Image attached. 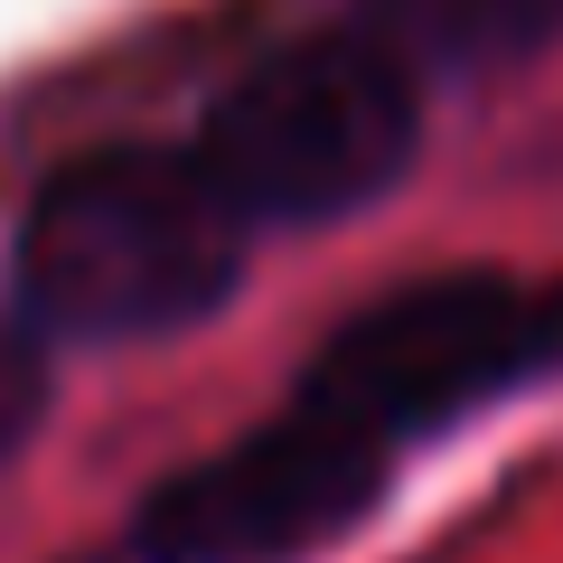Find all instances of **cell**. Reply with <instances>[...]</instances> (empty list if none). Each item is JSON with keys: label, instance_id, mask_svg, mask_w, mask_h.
Listing matches in <instances>:
<instances>
[{"label": "cell", "instance_id": "cell-6", "mask_svg": "<svg viewBox=\"0 0 563 563\" xmlns=\"http://www.w3.org/2000/svg\"><path fill=\"white\" fill-rule=\"evenodd\" d=\"M38 413H47V366L20 329H0V461L38 432Z\"/></svg>", "mask_w": 563, "mask_h": 563}, {"label": "cell", "instance_id": "cell-2", "mask_svg": "<svg viewBox=\"0 0 563 563\" xmlns=\"http://www.w3.org/2000/svg\"><path fill=\"white\" fill-rule=\"evenodd\" d=\"M413 132V66L385 57L366 29H320L301 47H273L217 95L198 169L244 225H329L404 179Z\"/></svg>", "mask_w": 563, "mask_h": 563}, {"label": "cell", "instance_id": "cell-4", "mask_svg": "<svg viewBox=\"0 0 563 563\" xmlns=\"http://www.w3.org/2000/svg\"><path fill=\"white\" fill-rule=\"evenodd\" d=\"M385 479V442L347 432L320 404H291L282 422L244 432L235 451L179 470L141 498V554L151 563H282L339 536Z\"/></svg>", "mask_w": 563, "mask_h": 563}, {"label": "cell", "instance_id": "cell-3", "mask_svg": "<svg viewBox=\"0 0 563 563\" xmlns=\"http://www.w3.org/2000/svg\"><path fill=\"white\" fill-rule=\"evenodd\" d=\"M544 366H563V282L451 273V282H404L395 301L357 310L320 347L301 404L395 451L404 432L451 422Z\"/></svg>", "mask_w": 563, "mask_h": 563}, {"label": "cell", "instance_id": "cell-5", "mask_svg": "<svg viewBox=\"0 0 563 563\" xmlns=\"http://www.w3.org/2000/svg\"><path fill=\"white\" fill-rule=\"evenodd\" d=\"M366 38L404 66H507L563 29V0H357Z\"/></svg>", "mask_w": 563, "mask_h": 563}, {"label": "cell", "instance_id": "cell-1", "mask_svg": "<svg viewBox=\"0 0 563 563\" xmlns=\"http://www.w3.org/2000/svg\"><path fill=\"white\" fill-rule=\"evenodd\" d=\"M244 273V217L198 151L113 141L85 151L20 217V310L57 339H169L207 320Z\"/></svg>", "mask_w": 563, "mask_h": 563}]
</instances>
